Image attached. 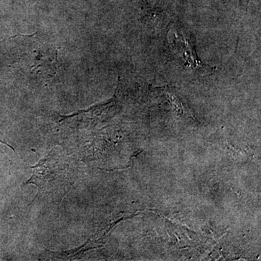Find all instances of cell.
<instances>
[{"label":"cell","mask_w":261,"mask_h":261,"mask_svg":"<svg viewBox=\"0 0 261 261\" xmlns=\"http://www.w3.org/2000/svg\"><path fill=\"white\" fill-rule=\"evenodd\" d=\"M0 143L5 144V145H8V147H10V148L13 149L14 150V148H13V146L10 145L8 142H7L6 138H5V135H3V132L0 130Z\"/></svg>","instance_id":"6da1fadb"}]
</instances>
